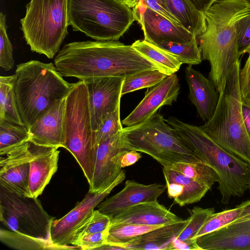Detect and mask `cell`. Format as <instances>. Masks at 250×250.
Wrapping results in <instances>:
<instances>
[{
    "label": "cell",
    "mask_w": 250,
    "mask_h": 250,
    "mask_svg": "<svg viewBox=\"0 0 250 250\" xmlns=\"http://www.w3.org/2000/svg\"><path fill=\"white\" fill-rule=\"evenodd\" d=\"M15 75L0 77V119L24 125L14 88Z\"/></svg>",
    "instance_id": "28"
},
{
    "label": "cell",
    "mask_w": 250,
    "mask_h": 250,
    "mask_svg": "<svg viewBox=\"0 0 250 250\" xmlns=\"http://www.w3.org/2000/svg\"><path fill=\"white\" fill-rule=\"evenodd\" d=\"M123 129L120 120V105L103 121L99 129L94 133L97 145Z\"/></svg>",
    "instance_id": "37"
},
{
    "label": "cell",
    "mask_w": 250,
    "mask_h": 250,
    "mask_svg": "<svg viewBox=\"0 0 250 250\" xmlns=\"http://www.w3.org/2000/svg\"><path fill=\"white\" fill-rule=\"evenodd\" d=\"M206 250H250V203L229 225L196 239Z\"/></svg>",
    "instance_id": "15"
},
{
    "label": "cell",
    "mask_w": 250,
    "mask_h": 250,
    "mask_svg": "<svg viewBox=\"0 0 250 250\" xmlns=\"http://www.w3.org/2000/svg\"><path fill=\"white\" fill-rule=\"evenodd\" d=\"M122 130L98 145L92 182L89 186V190L103 192L120 175L122 170V157L129 150L124 147Z\"/></svg>",
    "instance_id": "13"
},
{
    "label": "cell",
    "mask_w": 250,
    "mask_h": 250,
    "mask_svg": "<svg viewBox=\"0 0 250 250\" xmlns=\"http://www.w3.org/2000/svg\"><path fill=\"white\" fill-rule=\"evenodd\" d=\"M126 5L131 8H133L138 3L140 0H118Z\"/></svg>",
    "instance_id": "48"
},
{
    "label": "cell",
    "mask_w": 250,
    "mask_h": 250,
    "mask_svg": "<svg viewBox=\"0 0 250 250\" xmlns=\"http://www.w3.org/2000/svg\"><path fill=\"white\" fill-rule=\"evenodd\" d=\"M69 25L96 41H118L135 21L132 8L118 0H68Z\"/></svg>",
    "instance_id": "8"
},
{
    "label": "cell",
    "mask_w": 250,
    "mask_h": 250,
    "mask_svg": "<svg viewBox=\"0 0 250 250\" xmlns=\"http://www.w3.org/2000/svg\"><path fill=\"white\" fill-rule=\"evenodd\" d=\"M97 250H126L124 247L116 245L111 244L109 243H105L103 246L99 247Z\"/></svg>",
    "instance_id": "47"
},
{
    "label": "cell",
    "mask_w": 250,
    "mask_h": 250,
    "mask_svg": "<svg viewBox=\"0 0 250 250\" xmlns=\"http://www.w3.org/2000/svg\"><path fill=\"white\" fill-rule=\"evenodd\" d=\"M6 17L2 12L0 13V66L6 71H9L14 65L13 48L8 37L6 30Z\"/></svg>",
    "instance_id": "38"
},
{
    "label": "cell",
    "mask_w": 250,
    "mask_h": 250,
    "mask_svg": "<svg viewBox=\"0 0 250 250\" xmlns=\"http://www.w3.org/2000/svg\"><path fill=\"white\" fill-rule=\"evenodd\" d=\"M240 70L239 60L232 66L225 89L219 94L213 115L199 127L225 150L250 164V138L242 113Z\"/></svg>",
    "instance_id": "5"
},
{
    "label": "cell",
    "mask_w": 250,
    "mask_h": 250,
    "mask_svg": "<svg viewBox=\"0 0 250 250\" xmlns=\"http://www.w3.org/2000/svg\"><path fill=\"white\" fill-rule=\"evenodd\" d=\"M238 32V52L241 56L250 48V13L240 21Z\"/></svg>",
    "instance_id": "40"
},
{
    "label": "cell",
    "mask_w": 250,
    "mask_h": 250,
    "mask_svg": "<svg viewBox=\"0 0 250 250\" xmlns=\"http://www.w3.org/2000/svg\"><path fill=\"white\" fill-rule=\"evenodd\" d=\"M108 230L83 235L74 240L71 245L81 250H97L106 243Z\"/></svg>",
    "instance_id": "39"
},
{
    "label": "cell",
    "mask_w": 250,
    "mask_h": 250,
    "mask_svg": "<svg viewBox=\"0 0 250 250\" xmlns=\"http://www.w3.org/2000/svg\"><path fill=\"white\" fill-rule=\"evenodd\" d=\"M110 221L109 217L98 209L94 210L87 220L77 230L73 240L85 235L108 229Z\"/></svg>",
    "instance_id": "36"
},
{
    "label": "cell",
    "mask_w": 250,
    "mask_h": 250,
    "mask_svg": "<svg viewBox=\"0 0 250 250\" xmlns=\"http://www.w3.org/2000/svg\"><path fill=\"white\" fill-rule=\"evenodd\" d=\"M185 76L189 88V99L206 123L214 114L219 100L218 92L212 82L192 65L186 67Z\"/></svg>",
    "instance_id": "21"
},
{
    "label": "cell",
    "mask_w": 250,
    "mask_h": 250,
    "mask_svg": "<svg viewBox=\"0 0 250 250\" xmlns=\"http://www.w3.org/2000/svg\"><path fill=\"white\" fill-rule=\"evenodd\" d=\"M180 86L176 73L167 76L145 92L144 98L121 122L126 127L147 120L164 105H171L177 100Z\"/></svg>",
    "instance_id": "16"
},
{
    "label": "cell",
    "mask_w": 250,
    "mask_h": 250,
    "mask_svg": "<svg viewBox=\"0 0 250 250\" xmlns=\"http://www.w3.org/2000/svg\"><path fill=\"white\" fill-rule=\"evenodd\" d=\"M202 250L193 239L181 240L174 239L170 245L168 250Z\"/></svg>",
    "instance_id": "43"
},
{
    "label": "cell",
    "mask_w": 250,
    "mask_h": 250,
    "mask_svg": "<svg viewBox=\"0 0 250 250\" xmlns=\"http://www.w3.org/2000/svg\"><path fill=\"white\" fill-rule=\"evenodd\" d=\"M162 226L131 223L110 225L106 243L124 247V245L138 236Z\"/></svg>",
    "instance_id": "30"
},
{
    "label": "cell",
    "mask_w": 250,
    "mask_h": 250,
    "mask_svg": "<svg viewBox=\"0 0 250 250\" xmlns=\"http://www.w3.org/2000/svg\"><path fill=\"white\" fill-rule=\"evenodd\" d=\"M250 203V199L241 203L233 208L213 213L193 238L196 240L202 235L218 230L232 222L239 216L244 208Z\"/></svg>",
    "instance_id": "34"
},
{
    "label": "cell",
    "mask_w": 250,
    "mask_h": 250,
    "mask_svg": "<svg viewBox=\"0 0 250 250\" xmlns=\"http://www.w3.org/2000/svg\"><path fill=\"white\" fill-rule=\"evenodd\" d=\"M54 219L37 198L20 195L0 186V220L10 230L50 240Z\"/></svg>",
    "instance_id": "10"
},
{
    "label": "cell",
    "mask_w": 250,
    "mask_h": 250,
    "mask_svg": "<svg viewBox=\"0 0 250 250\" xmlns=\"http://www.w3.org/2000/svg\"><path fill=\"white\" fill-rule=\"evenodd\" d=\"M110 224L131 223L164 225L183 220L157 200L144 202L128 208L110 218Z\"/></svg>",
    "instance_id": "22"
},
{
    "label": "cell",
    "mask_w": 250,
    "mask_h": 250,
    "mask_svg": "<svg viewBox=\"0 0 250 250\" xmlns=\"http://www.w3.org/2000/svg\"><path fill=\"white\" fill-rule=\"evenodd\" d=\"M169 168L207 186L210 189L215 182H219L217 172L202 162H178Z\"/></svg>",
    "instance_id": "32"
},
{
    "label": "cell",
    "mask_w": 250,
    "mask_h": 250,
    "mask_svg": "<svg viewBox=\"0 0 250 250\" xmlns=\"http://www.w3.org/2000/svg\"><path fill=\"white\" fill-rule=\"evenodd\" d=\"M195 7L204 13L216 0H190Z\"/></svg>",
    "instance_id": "46"
},
{
    "label": "cell",
    "mask_w": 250,
    "mask_h": 250,
    "mask_svg": "<svg viewBox=\"0 0 250 250\" xmlns=\"http://www.w3.org/2000/svg\"><path fill=\"white\" fill-rule=\"evenodd\" d=\"M250 13L245 0H216L205 13L206 30L197 39L202 60L209 62V78L219 94L225 89L232 66L239 60L238 25Z\"/></svg>",
    "instance_id": "2"
},
{
    "label": "cell",
    "mask_w": 250,
    "mask_h": 250,
    "mask_svg": "<svg viewBox=\"0 0 250 250\" xmlns=\"http://www.w3.org/2000/svg\"><path fill=\"white\" fill-rule=\"evenodd\" d=\"M249 56L239 72V84L243 102L250 104V48Z\"/></svg>",
    "instance_id": "41"
},
{
    "label": "cell",
    "mask_w": 250,
    "mask_h": 250,
    "mask_svg": "<svg viewBox=\"0 0 250 250\" xmlns=\"http://www.w3.org/2000/svg\"><path fill=\"white\" fill-rule=\"evenodd\" d=\"M124 79L111 76L84 80L88 89L94 135L107 116L120 105Z\"/></svg>",
    "instance_id": "12"
},
{
    "label": "cell",
    "mask_w": 250,
    "mask_h": 250,
    "mask_svg": "<svg viewBox=\"0 0 250 250\" xmlns=\"http://www.w3.org/2000/svg\"><path fill=\"white\" fill-rule=\"evenodd\" d=\"M242 113L246 129L250 138V104L243 102Z\"/></svg>",
    "instance_id": "45"
},
{
    "label": "cell",
    "mask_w": 250,
    "mask_h": 250,
    "mask_svg": "<svg viewBox=\"0 0 250 250\" xmlns=\"http://www.w3.org/2000/svg\"><path fill=\"white\" fill-rule=\"evenodd\" d=\"M64 77L80 81L97 77L126 76L145 70L159 69L131 45L118 41L75 42L65 44L54 60Z\"/></svg>",
    "instance_id": "1"
},
{
    "label": "cell",
    "mask_w": 250,
    "mask_h": 250,
    "mask_svg": "<svg viewBox=\"0 0 250 250\" xmlns=\"http://www.w3.org/2000/svg\"><path fill=\"white\" fill-rule=\"evenodd\" d=\"M97 146L92 128L87 87L84 81H79L74 83L65 99L63 147L75 158L89 186Z\"/></svg>",
    "instance_id": "7"
},
{
    "label": "cell",
    "mask_w": 250,
    "mask_h": 250,
    "mask_svg": "<svg viewBox=\"0 0 250 250\" xmlns=\"http://www.w3.org/2000/svg\"><path fill=\"white\" fill-rule=\"evenodd\" d=\"M65 99L55 103L31 126L29 141L39 146L63 147Z\"/></svg>",
    "instance_id": "19"
},
{
    "label": "cell",
    "mask_w": 250,
    "mask_h": 250,
    "mask_svg": "<svg viewBox=\"0 0 250 250\" xmlns=\"http://www.w3.org/2000/svg\"><path fill=\"white\" fill-rule=\"evenodd\" d=\"M5 155L0 159V186L17 194L32 197L29 186L32 157L29 141Z\"/></svg>",
    "instance_id": "17"
},
{
    "label": "cell",
    "mask_w": 250,
    "mask_h": 250,
    "mask_svg": "<svg viewBox=\"0 0 250 250\" xmlns=\"http://www.w3.org/2000/svg\"><path fill=\"white\" fill-rule=\"evenodd\" d=\"M14 75L19 113L28 129L55 103L65 98L74 85L63 79L52 62L31 60L21 63Z\"/></svg>",
    "instance_id": "4"
},
{
    "label": "cell",
    "mask_w": 250,
    "mask_h": 250,
    "mask_svg": "<svg viewBox=\"0 0 250 250\" xmlns=\"http://www.w3.org/2000/svg\"><path fill=\"white\" fill-rule=\"evenodd\" d=\"M163 171L166 181L176 182L183 185V192L175 202L180 206L200 201L210 189L207 186L169 168H163Z\"/></svg>",
    "instance_id": "26"
},
{
    "label": "cell",
    "mask_w": 250,
    "mask_h": 250,
    "mask_svg": "<svg viewBox=\"0 0 250 250\" xmlns=\"http://www.w3.org/2000/svg\"><path fill=\"white\" fill-rule=\"evenodd\" d=\"M142 156L140 153L134 150H129L126 151L121 158V167L124 168L131 166L136 163Z\"/></svg>",
    "instance_id": "44"
},
{
    "label": "cell",
    "mask_w": 250,
    "mask_h": 250,
    "mask_svg": "<svg viewBox=\"0 0 250 250\" xmlns=\"http://www.w3.org/2000/svg\"><path fill=\"white\" fill-rule=\"evenodd\" d=\"M0 241L8 247L18 250H71L80 249L77 246L62 247L51 240L37 238L13 230L1 229Z\"/></svg>",
    "instance_id": "27"
},
{
    "label": "cell",
    "mask_w": 250,
    "mask_h": 250,
    "mask_svg": "<svg viewBox=\"0 0 250 250\" xmlns=\"http://www.w3.org/2000/svg\"><path fill=\"white\" fill-rule=\"evenodd\" d=\"M68 0H31L21 19V30L30 49L49 59L59 51L67 36Z\"/></svg>",
    "instance_id": "9"
},
{
    "label": "cell",
    "mask_w": 250,
    "mask_h": 250,
    "mask_svg": "<svg viewBox=\"0 0 250 250\" xmlns=\"http://www.w3.org/2000/svg\"><path fill=\"white\" fill-rule=\"evenodd\" d=\"M202 163L210 166L219 177L218 189L221 203L228 204L232 197H241L249 189V164L216 143L199 127L175 117L165 120Z\"/></svg>",
    "instance_id": "3"
},
{
    "label": "cell",
    "mask_w": 250,
    "mask_h": 250,
    "mask_svg": "<svg viewBox=\"0 0 250 250\" xmlns=\"http://www.w3.org/2000/svg\"><path fill=\"white\" fill-rule=\"evenodd\" d=\"M139 1L164 16L173 22L181 25L167 10L164 0H140Z\"/></svg>",
    "instance_id": "42"
},
{
    "label": "cell",
    "mask_w": 250,
    "mask_h": 250,
    "mask_svg": "<svg viewBox=\"0 0 250 250\" xmlns=\"http://www.w3.org/2000/svg\"><path fill=\"white\" fill-rule=\"evenodd\" d=\"M189 221L177 238L181 240L193 239L209 218L215 213V209L194 207L189 210Z\"/></svg>",
    "instance_id": "35"
},
{
    "label": "cell",
    "mask_w": 250,
    "mask_h": 250,
    "mask_svg": "<svg viewBox=\"0 0 250 250\" xmlns=\"http://www.w3.org/2000/svg\"><path fill=\"white\" fill-rule=\"evenodd\" d=\"M249 166L250 175V164H249ZM249 189H250V177L249 188Z\"/></svg>",
    "instance_id": "49"
},
{
    "label": "cell",
    "mask_w": 250,
    "mask_h": 250,
    "mask_svg": "<svg viewBox=\"0 0 250 250\" xmlns=\"http://www.w3.org/2000/svg\"><path fill=\"white\" fill-rule=\"evenodd\" d=\"M166 123L163 116L157 112L142 123L123 128L124 147L150 155L164 168L178 162H202Z\"/></svg>",
    "instance_id": "6"
},
{
    "label": "cell",
    "mask_w": 250,
    "mask_h": 250,
    "mask_svg": "<svg viewBox=\"0 0 250 250\" xmlns=\"http://www.w3.org/2000/svg\"><path fill=\"white\" fill-rule=\"evenodd\" d=\"M189 221V218L164 225L147 232L123 246L127 250H167L178 237Z\"/></svg>",
    "instance_id": "23"
},
{
    "label": "cell",
    "mask_w": 250,
    "mask_h": 250,
    "mask_svg": "<svg viewBox=\"0 0 250 250\" xmlns=\"http://www.w3.org/2000/svg\"><path fill=\"white\" fill-rule=\"evenodd\" d=\"M155 45L173 55L182 64L197 65L200 64L202 61L196 36L186 43L163 42Z\"/></svg>",
    "instance_id": "31"
},
{
    "label": "cell",
    "mask_w": 250,
    "mask_h": 250,
    "mask_svg": "<svg viewBox=\"0 0 250 250\" xmlns=\"http://www.w3.org/2000/svg\"><path fill=\"white\" fill-rule=\"evenodd\" d=\"M125 178V171L122 170L117 179L104 191L97 192L89 189L83 199L68 213L59 219H54L50 230L52 243L62 247L71 244L77 230L90 217L95 207Z\"/></svg>",
    "instance_id": "11"
},
{
    "label": "cell",
    "mask_w": 250,
    "mask_h": 250,
    "mask_svg": "<svg viewBox=\"0 0 250 250\" xmlns=\"http://www.w3.org/2000/svg\"><path fill=\"white\" fill-rule=\"evenodd\" d=\"M167 188L166 185H144L133 180H127L124 188L117 194L102 201L98 210L110 218L124 209L135 205L157 200Z\"/></svg>",
    "instance_id": "18"
},
{
    "label": "cell",
    "mask_w": 250,
    "mask_h": 250,
    "mask_svg": "<svg viewBox=\"0 0 250 250\" xmlns=\"http://www.w3.org/2000/svg\"><path fill=\"white\" fill-rule=\"evenodd\" d=\"M168 75L158 69L141 71L124 77L122 96L125 94L145 88L151 87Z\"/></svg>",
    "instance_id": "33"
},
{
    "label": "cell",
    "mask_w": 250,
    "mask_h": 250,
    "mask_svg": "<svg viewBox=\"0 0 250 250\" xmlns=\"http://www.w3.org/2000/svg\"><path fill=\"white\" fill-rule=\"evenodd\" d=\"M32 157L30 161L29 189L37 198L43 192L58 169V147L39 146L29 141Z\"/></svg>",
    "instance_id": "20"
},
{
    "label": "cell",
    "mask_w": 250,
    "mask_h": 250,
    "mask_svg": "<svg viewBox=\"0 0 250 250\" xmlns=\"http://www.w3.org/2000/svg\"><path fill=\"white\" fill-rule=\"evenodd\" d=\"M169 13L182 26L196 37L206 30L205 14L190 0H164Z\"/></svg>",
    "instance_id": "24"
},
{
    "label": "cell",
    "mask_w": 250,
    "mask_h": 250,
    "mask_svg": "<svg viewBox=\"0 0 250 250\" xmlns=\"http://www.w3.org/2000/svg\"><path fill=\"white\" fill-rule=\"evenodd\" d=\"M131 45L139 53L153 62L161 71L168 76L177 72L182 64L168 52L145 40H137Z\"/></svg>",
    "instance_id": "25"
},
{
    "label": "cell",
    "mask_w": 250,
    "mask_h": 250,
    "mask_svg": "<svg viewBox=\"0 0 250 250\" xmlns=\"http://www.w3.org/2000/svg\"><path fill=\"white\" fill-rule=\"evenodd\" d=\"M28 129L24 125L0 119V154L3 156L29 141Z\"/></svg>",
    "instance_id": "29"
},
{
    "label": "cell",
    "mask_w": 250,
    "mask_h": 250,
    "mask_svg": "<svg viewBox=\"0 0 250 250\" xmlns=\"http://www.w3.org/2000/svg\"><path fill=\"white\" fill-rule=\"evenodd\" d=\"M132 10L135 20L143 31L144 40L154 45L163 42L186 43L195 36L140 1Z\"/></svg>",
    "instance_id": "14"
},
{
    "label": "cell",
    "mask_w": 250,
    "mask_h": 250,
    "mask_svg": "<svg viewBox=\"0 0 250 250\" xmlns=\"http://www.w3.org/2000/svg\"><path fill=\"white\" fill-rule=\"evenodd\" d=\"M248 4L250 5V0H245Z\"/></svg>",
    "instance_id": "50"
}]
</instances>
